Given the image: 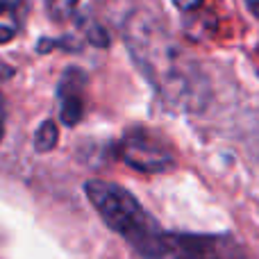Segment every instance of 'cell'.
Here are the masks:
<instances>
[{
  "instance_id": "cell-5",
  "label": "cell",
  "mask_w": 259,
  "mask_h": 259,
  "mask_svg": "<svg viewBox=\"0 0 259 259\" xmlns=\"http://www.w3.org/2000/svg\"><path fill=\"white\" fill-rule=\"evenodd\" d=\"M87 75L80 68H68L59 82V116L66 127H75L84 116Z\"/></svg>"
},
{
  "instance_id": "cell-12",
  "label": "cell",
  "mask_w": 259,
  "mask_h": 259,
  "mask_svg": "<svg viewBox=\"0 0 259 259\" xmlns=\"http://www.w3.org/2000/svg\"><path fill=\"white\" fill-rule=\"evenodd\" d=\"M12 7H14L12 0H0V14H5L7 9H12Z\"/></svg>"
},
{
  "instance_id": "cell-8",
  "label": "cell",
  "mask_w": 259,
  "mask_h": 259,
  "mask_svg": "<svg viewBox=\"0 0 259 259\" xmlns=\"http://www.w3.org/2000/svg\"><path fill=\"white\" fill-rule=\"evenodd\" d=\"M202 3H205V0H173V5L180 12H193V9H198Z\"/></svg>"
},
{
  "instance_id": "cell-3",
  "label": "cell",
  "mask_w": 259,
  "mask_h": 259,
  "mask_svg": "<svg viewBox=\"0 0 259 259\" xmlns=\"http://www.w3.org/2000/svg\"><path fill=\"white\" fill-rule=\"evenodd\" d=\"M121 159L130 168L148 175L166 173L175 166V155L168 148V143L143 127H134L125 132L121 141Z\"/></svg>"
},
{
  "instance_id": "cell-10",
  "label": "cell",
  "mask_w": 259,
  "mask_h": 259,
  "mask_svg": "<svg viewBox=\"0 0 259 259\" xmlns=\"http://www.w3.org/2000/svg\"><path fill=\"white\" fill-rule=\"evenodd\" d=\"M14 36V27L9 25H0V44H7L9 39Z\"/></svg>"
},
{
  "instance_id": "cell-2",
  "label": "cell",
  "mask_w": 259,
  "mask_h": 259,
  "mask_svg": "<svg viewBox=\"0 0 259 259\" xmlns=\"http://www.w3.org/2000/svg\"><path fill=\"white\" fill-rule=\"evenodd\" d=\"M84 193L100 219L121 234L143 259L168 257V234L161 232L157 221L127 189L105 180H89L84 184Z\"/></svg>"
},
{
  "instance_id": "cell-11",
  "label": "cell",
  "mask_w": 259,
  "mask_h": 259,
  "mask_svg": "<svg viewBox=\"0 0 259 259\" xmlns=\"http://www.w3.org/2000/svg\"><path fill=\"white\" fill-rule=\"evenodd\" d=\"M246 5H248V9L252 12V16L259 21V0H246Z\"/></svg>"
},
{
  "instance_id": "cell-6",
  "label": "cell",
  "mask_w": 259,
  "mask_h": 259,
  "mask_svg": "<svg viewBox=\"0 0 259 259\" xmlns=\"http://www.w3.org/2000/svg\"><path fill=\"white\" fill-rule=\"evenodd\" d=\"M57 139H59V130L55 125V121H44L39 125L34 134V148L36 152H50L55 146H57Z\"/></svg>"
},
{
  "instance_id": "cell-1",
  "label": "cell",
  "mask_w": 259,
  "mask_h": 259,
  "mask_svg": "<svg viewBox=\"0 0 259 259\" xmlns=\"http://www.w3.org/2000/svg\"><path fill=\"white\" fill-rule=\"evenodd\" d=\"M123 39L134 62L168 107L182 112H200L207 107L211 96L207 75L182 53L155 16L146 12L130 14L123 25Z\"/></svg>"
},
{
  "instance_id": "cell-9",
  "label": "cell",
  "mask_w": 259,
  "mask_h": 259,
  "mask_svg": "<svg viewBox=\"0 0 259 259\" xmlns=\"http://www.w3.org/2000/svg\"><path fill=\"white\" fill-rule=\"evenodd\" d=\"M5 121H7V105H5V98L0 94V141H3V134H5Z\"/></svg>"
},
{
  "instance_id": "cell-7",
  "label": "cell",
  "mask_w": 259,
  "mask_h": 259,
  "mask_svg": "<svg viewBox=\"0 0 259 259\" xmlns=\"http://www.w3.org/2000/svg\"><path fill=\"white\" fill-rule=\"evenodd\" d=\"M77 3H80V0H46V9H48V16L53 18V21L62 23L73 16Z\"/></svg>"
},
{
  "instance_id": "cell-4",
  "label": "cell",
  "mask_w": 259,
  "mask_h": 259,
  "mask_svg": "<svg viewBox=\"0 0 259 259\" xmlns=\"http://www.w3.org/2000/svg\"><path fill=\"white\" fill-rule=\"evenodd\" d=\"M173 259H243L239 243L228 234H168Z\"/></svg>"
}]
</instances>
